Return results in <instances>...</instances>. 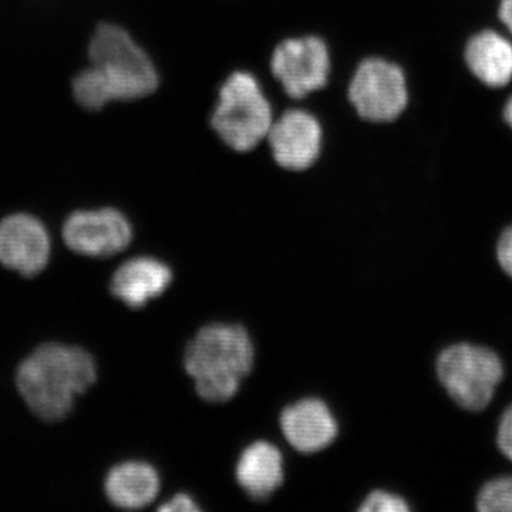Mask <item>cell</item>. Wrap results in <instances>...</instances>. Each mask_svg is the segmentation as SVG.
I'll list each match as a JSON object with an SVG mask.
<instances>
[{
    "instance_id": "obj_1",
    "label": "cell",
    "mask_w": 512,
    "mask_h": 512,
    "mask_svg": "<svg viewBox=\"0 0 512 512\" xmlns=\"http://www.w3.org/2000/svg\"><path fill=\"white\" fill-rule=\"evenodd\" d=\"M89 56L92 67L77 74L72 84L74 99L84 109L101 110L111 101L143 99L156 92V66L121 26H97Z\"/></svg>"
},
{
    "instance_id": "obj_2",
    "label": "cell",
    "mask_w": 512,
    "mask_h": 512,
    "mask_svg": "<svg viewBox=\"0 0 512 512\" xmlns=\"http://www.w3.org/2000/svg\"><path fill=\"white\" fill-rule=\"evenodd\" d=\"M96 379V362L87 350L45 343L20 363L16 386L39 419L59 421L72 412L74 399Z\"/></svg>"
},
{
    "instance_id": "obj_3",
    "label": "cell",
    "mask_w": 512,
    "mask_h": 512,
    "mask_svg": "<svg viewBox=\"0 0 512 512\" xmlns=\"http://www.w3.org/2000/svg\"><path fill=\"white\" fill-rule=\"evenodd\" d=\"M254 355L252 340L242 326L212 323L185 349L184 366L202 399L222 403L238 393L254 365Z\"/></svg>"
},
{
    "instance_id": "obj_4",
    "label": "cell",
    "mask_w": 512,
    "mask_h": 512,
    "mask_svg": "<svg viewBox=\"0 0 512 512\" xmlns=\"http://www.w3.org/2000/svg\"><path fill=\"white\" fill-rule=\"evenodd\" d=\"M436 375L448 399L463 412L483 413L497 396L505 367L497 350L461 340L441 350Z\"/></svg>"
},
{
    "instance_id": "obj_5",
    "label": "cell",
    "mask_w": 512,
    "mask_h": 512,
    "mask_svg": "<svg viewBox=\"0 0 512 512\" xmlns=\"http://www.w3.org/2000/svg\"><path fill=\"white\" fill-rule=\"evenodd\" d=\"M274 123L269 100L258 80L247 72H235L225 80L212 114V128L232 150H254Z\"/></svg>"
},
{
    "instance_id": "obj_6",
    "label": "cell",
    "mask_w": 512,
    "mask_h": 512,
    "mask_svg": "<svg viewBox=\"0 0 512 512\" xmlns=\"http://www.w3.org/2000/svg\"><path fill=\"white\" fill-rule=\"evenodd\" d=\"M349 100L362 119L376 124L394 123L410 103L406 70L396 60L366 59L350 82Z\"/></svg>"
},
{
    "instance_id": "obj_7",
    "label": "cell",
    "mask_w": 512,
    "mask_h": 512,
    "mask_svg": "<svg viewBox=\"0 0 512 512\" xmlns=\"http://www.w3.org/2000/svg\"><path fill=\"white\" fill-rule=\"evenodd\" d=\"M271 67L285 92L293 99H302L328 83V46L316 36L285 40L276 47Z\"/></svg>"
},
{
    "instance_id": "obj_8",
    "label": "cell",
    "mask_w": 512,
    "mask_h": 512,
    "mask_svg": "<svg viewBox=\"0 0 512 512\" xmlns=\"http://www.w3.org/2000/svg\"><path fill=\"white\" fill-rule=\"evenodd\" d=\"M63 239L76 254L106 258L130 245L133 228L126 215L114 208L76 211L64 222Z\"/></svg>"
},
{
    "instance_id": "obj_9",
    "label": "cell",
    "mask_w": 512,
    "mask_h": 512,
    "mask_svg": "<svg viewBox=\"0 0 512 512\" xmlns=\"http://www.w3.org/2000/svg\"><path fill=\"white\" fill-rule=\"evenodd\" d=\"M50 256L49 232L33 215L13 214L0 221V264L23 276L39 275Z\"/></svg>"
},
{
    "instance_id": "obj_10",
    "label": "cell",
    "mask_w": 512,
    "mask_h": 512,
    "mask_svg": "<svg viewBox=\"0 0 512 512\" xmlns=\"http://www.w3.org/2000/svg\"><path fill=\"white\" fill-rule=\"evenodd\" d=\"M266 138L276 163L286 170H308L322 150V127L308 111H286L272 123Z\"/></svg>"
},
{
    "instance_id": "obj_11",
    "label": "cell",
    "mask_w": 512,
    "mask_h": 512,
    "mask_svg": "<svg viewBox=\"0 0 512 512\" xmlns=\"http://www.w3.org/2000/svg\"><path fill=\"white\" fill-rule=\"evenodd\" d=\"M464 62L474 77L491 87L505 89L512 82V37L504 30L485 28L468 37Z\"/></svg>"
},
{
    "instance_id": "obj_12",
    "label": "cell",
    "mask_w": 512,
    "mask_h": 512,
    "mask_svg": "<svg viewBox=\"0 0 512 512\" xmlns=\"http://www.w3.org/2000/svg\"><path fill=\"white\" fill-rule=\"evenodd\" d=\"M281 427L288 443L301 453H318L338 436V423L319 399H303L286 407Z\"/></svg>"
},
{
    "instance_id": "obj_13",
    "label": "cell",
    "mask_w": 512,
    "mask_h": 512,
    "mask_svg": "<svg viewBox=\"0 0 512 512\" xmlns=\"http://www.w3.org/2000/svg\"><path fill=\"white\" fill-rule=\"evenodd\" d=\"M173 282L170 266L150 256L130 259L114 272L110 289L114 298L128 308H144L151 299L158 298Z\"/></svg>"
},
{
    "instance_id": "obj_14",
    "label": "cell",
    "mask_w": 512,
    "mask_h": 512,
    "mask_svg": "<svg viewBox=\"0 0 512 512\" xmlns=\"http://www.w3.org/2000/svg\"><path fill=\"white\" fill-rule=\"evenodd\" d=\"M235 473L252 498L265 500L284 483V458L274 444L256 441L242 451Z\"/></svg>"
},
{
    "instance_id": "obj_15",
    "label": "cell",
    "mask_w": 512,
    "mask_h": 512,
    "mask_svg": "<svg viewBox=\"0 0 512 512\" xmlns=\"http://www.w3.org/2000/svg\"><path fill=\"white\" fill-rule=\"evenodd\" d=\"M111 504L124 510H138L156 500L160 477L156 468L143 461H127L113 467L104 483Z\"/></svg>"
},
{
    "instance_id": "obj_16",
    "label": "cell",
    "mask_w": 512,
    "mask_h": 512,
    "mask_svg": "<svg viewBox=\"0 0 512 512\" xmlns=\"http://www.w3.org/2000/svg\"><path fill=\"white\" fill-rule=\"evenodd\" d=\"M476 508L480 512H512V474L484 481L477 491Z\"/></svg>"
},
{
    "instance_id": "obj_17",
    "label": "cell",
    "mask_w": 512,
    "mask_h": 512,
    "mask_svg": "<svg viewBox=\"0 0 512 512\" xmlns=\"http://www.w3.org/2000/svg\"><path fill=\"white\" fill-rule=\"evenodd\" d=\"M412 510L409 503L399 494L376 490L367 495L360 505V512H407Z\"/></svg>"
},
{
    "instance_id": "obj_18",
    "label": "cell",
    "mask_w": 512,
    "mask_h": 512,
    "mask_svg": "<svg viewBox=\"0 0 512 512\" xmlns=\"http://www.w3.org/2000/svg\"><path fill=\"white\" fill-rule=\"evenodd\" d=\"M495 444L501 456L512 464V403L504 407L495 430Z\"/></svg>"
},
{
    "instance_id": "obj_19",
    "label": "cell",
    "mask_w": 512,
    "mask_h": 512,
    "mask_svg": "<svg viewBox=\"0 0 512 512\" xmlns=\"http://www.w3.org/2000/svg\"><path fill=\"white\" fill-rule=\"evenodd\" d=\"M495 259H497L501 271L512 279V222L498 235L497 242H495Z\"/></svg>"
},
{
    "instance_id": "obj_20",
    "label": "cell",
    "mask_w": 512,
    "mask_h": 512,
    "mask_svg": "<svg viewBox=\"0 0 512 512\" xmlns=\"http://www.w3.org/2000/svg\"><path fill=\"white\" fill-rule=\"evenodd\" d=\"M160 511L163 512H198L200 507L194 503V500L187 494H177L170 501L161 505Z\"/></svg>"
},
{
    "instance_id": "obj_21",
    "label": "cell",
    "mask_w": 512,
    "mask_h": 512,
    "mask_svg": "<svg viewBox=\"0 0 512 512\" xmlns=\"http://www.w3.org/2000/svg\"><path fill=\"white\" fill-rule=\"evenodd\" d=\"M498 20L501 30L512 37V0H500L498 3Z\"/></svg>"
},
{
    "instance_id": "obj_22",
    "label": "cell",
    "mask_w": 512,
    "mask_h": 512,
    "mask_svg": "<svg viewBox=\"0 0 512 512\" xmlns=\"http://www.w3.org/2000/svg\"><path fill=\"white\" fill-rule=\"evenodd\" d=\"M503 117L505 123L511 127L512 130V92L508 94L507 100L504 103Z\"/></svg>"
}]
</instances>
